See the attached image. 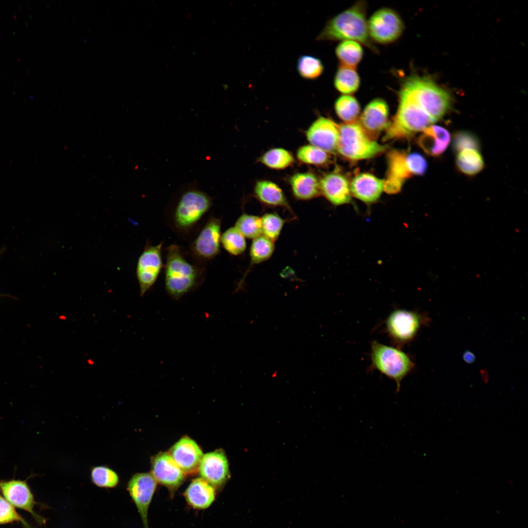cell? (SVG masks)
<instances>
[{
  "mask_svg": "<svg viewBox=\"0 0 528 528\" xmlns=\"http://www.w3.org/2000/svg\"><path fill=\"white\" fill-rule=\"evenodd\" d=\"M165 289L173 300L178 301L183 296L198 289L205 279L206 264L194 260L180 246L172 244L164 249Z\"/></svg>",
  "mask_w": 528,
  "mask_h": 528,
  "instance_id": "cell-1",
  "label": "cell"
},
{
  "mask_svg": "<svg viewBox=\"0 0 528 528\" xmlns=\"http://www.w3.org/2000/svg\"><path fill=\"white\" fill-rule=\"evenodd\" d=\"M398 100L423 110L435 122L448 111L451 105L449 94L430 78L416 74L403 78L397 91Z\"/></svg>",
  "mask_w": 528,
  "mask_h": 528,
  "instance_id": "cell-2",
  "label": "cell"
},
{
  "mask_svg": "<svg viewBox=\"0 0 528 528\" xmlns=\"http://www.w3.org/2000/svg\"><path fill=\"white\" fill-rule=\"evenodd\" d=\"M368 5L359 0L351 6L329 20L318 35L317 41H354L364 45L372 52L378 50L371 40L368 33L367 20Z\"/></svg>",
  "mask_w": 528,
  "mask_h": 528,
  "instance_id": "cell-3",
  "label": "cell"
},
{
  "mask_svg": "<svg viewBox=\"0 0 528 528\" xmlns=\"http://www.w3.org/2000/svg\"><path fill=\"white\" fill-rule=\"evenodd\" d=\"M213 204L211 197L206 193L189 189L183 192L165 212V222L180 237L190 236Z\"/></svg>",
  "mask_w": 528,
  "mask_h": 528,
  "instance_id": "cell-4",
  "label": "cell"
},
{
  "mask_svg": "<svg viewBox=\"0 0 528 528\" xmlns=\"http://www.w3.org/2000/svg\"><path fill=\"white\" fill-rule=\"evenodd\" d=\"M337 151L352 160L372 158L385 152L387 146L382 145L365 132L359 123H346L339 126Z\"/></svg>",
  "mask_w": 528,
  "mask_h": 528,
  "instance_id": "cell-5",
  "label": "cell"
},
{
  "mask_svg": "<svg viewBox=\"0 0 528 528\" xmlns=\"http://www.w3.org/2000/svg\"><path fill=\"white\" fill-rule=\"evenodd\" d=\"M371 358L372 368L394 380L397 391L402 380L414 367L413 361L406 353L377 341L372 343Z\"/></svg>",
  "mask_w": 528,
  "mask_h": 528,
  "instance_id": "cell-6",
  "label": "cell"
},
{
  "mask_svg": "<svg viewBox=\"0 0 528 528\" xmlns=\"http://www.w3.org/2000/svg\"><path fill=\"white\" fill-rule=\"evenodd\" d=\"M221 219L210 216L197 232L188 253L195 261L206 264L220 252Z\"/></svg>",
  "mask_w": 528,
  "mask_h": 528,
  "instance_id": "cell-7",
  "label": "cell"
},
{
  "mask_svg": "<svg viewBox=\"0 0 528 528\" xmlns=\"http://www.w3.org/2000/svg\"><path fill=\"white\" fill-rule=\"evenodd\" d=\"M369 36L374 43L388 44L402 35L405 25L399 14L394 9L382 7L375 11L367 21Z\"/></svg>",
  "mask_w": 528,
  "mask_h": 528,
  "instance_id": "cell-8",
  "label": "cell"
},
{
  "mask_svg": "<svg viewBox=\"0 0 528 528\" xmlns=\"http://www.w3.org/2000/svg\"><path fill=\"white\" fill-rule=\"evenodd\" d=\"M426 320L418 312L405 309L392 311L385 321V330L397 346H402L412 340Z\"/></svg>",
  "mask_w": 528,
  "mask_h": 528,
  "instance_id": "cell-9",
  "label": "cell"
},
{
  "mask_svg": "<svg viewBox=\"0 0 528 528\" xmlns=\"http://www.w3.org/2000/svg\"><path fill=\"white\" fill-rule=\"evenodd\" d=\"M163 243L162 241L153 245L147 242L138 259L136 275L141 297L154 285L164 267L162 256Z\"/></svg>",
  "mask_w": 528,
  "mask_h": 528,
  "instance_id": "cell-10",
  "label": "cell"
},
{
  "mask_svg": "<svg viewBox=\"0 0 528 528\" xmlns=\"http://www.w3.org/2000/svg\"><path fill=\"white\" fill-rule=\"evenodd\" d=\"M0 492L14 507L28 512L40 526L45 525L46 520L34 510L38 503L35 500L27 480H0Z\"/></svg>",
  "mask_w": 528,
  "mask_h": 528,
  "instance_id": "cell-11",
  "label": "cell"
},
{
  "mask_svg": "<svg viewBox=\"0 0 528 528\" xmlns=\"http://www.w3.org/2000/svg\"><path fill=\"white\" fill-rule=\"evenodd\" d=\"M151 474L138 473L129 480L127 489L140 516L143 528H149L148 511L156 488Z\"/></svg>",
  "mask_w": 528,
  "mask_h": 528,
  "instance_id": "cell-12",
  "label": "cell"
},
{
  "mask_svg": "<svg viewBox=\"0 0 528 528\" xmlns=\"http://www.w3.org/2000/svg\"><path fill=\"white\" fill-rule=\"evenodd\" d=\"M152 475L156 482L168 488L173 496L182 484L185 475L169 453H160L152 461Z\"/></svg>",
  "mask_w": 528,
  "mask_h": 528,
  "instance_id": "cell-13",
  "label": "cell"
},
{
  "mask_svg": "<svg viewBox=\"0 0 528 528\" xmlns=\"http://www.w3.org/2000/svg\"><path fill=\"white\" fill-rule=\"evenodd\" d=\"M306 135L310 145L327 153H334L337 150L339 126L329 118L318 117L308 129Z\"/></svg>",
  "mask_w": 528,
  "mask_h": 528,
  "instance_id": "cell-14",
  "label": "cell"
},
{
  "mask_svg": "<svg viewBox=\"0 0 528 528\" xmlns=\"http://www.w3.org/2000/svg\"><path fill=\"white\" fill-rule=\"evenodd\" d=\"M198 470L201 478L217 490L222 487L229 477L227 460L219 450L204 455Z\"/></svg>",
  "mask_w": 528,
  "mask_h": 528,
  "instance_id": "cell-15",
  "label": "cell"
},
{
  "mask_svg": "<svg viewBox=\"0 0 528 528\" xmlns=\"http://www.w3.org/2000/svg\"><path fill=\"white\" fill-rule=\"evenodd\" d=\"M407 153L393 150L388 154V171L383 190L389 194L399 192L406 180L413 175L407 157Z\"/></svg>",
  "mask_w": 528,
  "mask_h": 528,
  "instance_id": "cell-16",
  "label": "cell"
},
{
  "mask_svg": "<svg viewBox=\"0 0 528 528\" xmlns=\"http://www.w3.org/2000/svg\"><path fill=\"white\" fill-rule=\"evenodd\" d=\"M389 108L386 102L382 98H375L365 107L361 114L359 124L373 139L386 129L388 122Z\"/></svg>",
  "mask_w": 528,
  "mask_h": 528,
  "instance_id": "cell-17",
  "label": "cell"
},
{
  "mask_svg": "<svg viewBox=\"0 0 528 528\" xmlns=\"http://www.w3.org/2000/svg\"><path fill=\"white\" fill-rule=\"evenodd\" d=\"M169 454L184 474L196 472L203 456L197 443L188 437L176 442L170 449Z\"/></svg>",
  "mask_w": 528,
  "mask_h": 528,
  "instance_id": "cell-18",
  "label": "cell"
},
{
  "mask_svg": "<svg viewBox=\"0 0 528 528\" xmlns=\"http://www.w3.org/2000/svg\"><path fill=\"white\" fill-rule=\"evenodd\" d=\"M320 180L321 194L334 205L350 202L351 193L347 178L337 172L325 175Z\"/></svg>",
  "mask_w": 528,
  "mask_h": 528,
  "instance_id": "cell-19",
  "label": "cell"
},
{
  "mask_svg": "<svg viewBox=\"0 0 528 528\" xmlns=\"http://www.w3.org/2000/svg\"><path fill=\"white\" fill-rule=\"evenodd\" d=\"M384 180L369 173H361L352 180L350 189L351 193L366 203L376 201L384 189Z\"/></svg>",
  "mask_w": 528,
  "mask_h": 528,
  "instance_id": "cell-20",
  "label": "cell"
},
{
  "mask_svg": "<svg viewBox=\"0 0 528 528\" xmlns=\"http://www.w3.org/2000/svg\"><path fill=\"white\" fill-rule=\"evenodd\" d=\"M422 132L418 138V143L426 153L437 156L447 148L450 135L446 129L440 126L432 125Z\"/></svg>",
  "mask_w": 528,
  "mask_h": 528,
  "instance_id": "cell-21",
  "label": "cell"
},
{
  "mask_svg": "<svg viewBox=\"0 0 528 528\" xmlns=\"http://www.w3.org/2000/svg\"><path fill=\"white\" fill-rule=\"evenodd\" d=\"M189 505L197 509L208 508L216 498L215 489L201 478L194 479L184 492Z\"/></svg>",
  "mask_w": 528,
  "mask_h": 528,
  "instance_id": "cell-22",
  "label": "cell"
},
{
  "mask_svg": "<svg viewBox=\"0 0 528 528\" xmlns=\"http://www.w3.org/2000/svg\"><path fill=\"white\" fill-rule=\"evenodd\" d=\"M289 183L294 197L299 200H309L321 194L320 180L310 172L297 173L291 176Z\"/></svg>",
  "mask_w": 528,
  "mask_h": 528,
  "instance_id": "cell-23",
  "label": "cell"
},
{
  "mask_svg": "<svg viewBox=\"0 0 528 528\" xmlns=\"http://www.w3.org/2000/svg\"><path fill=\"white\" fill-rule=\"evenodd\" d=\"M254 194L258 201L265 206L283 207L292 212L282 189L271 181H257L254 186Z\"/></svg>",
  "mask_w": 528,
  "mask_h": 528,
  "instance_id": "cell-24",
  "label": "cell"
},
{
  "mask_svg": "<svg viewBox=\"0 0 528 528\" xmlns=\"http://www.w3.org/2000/svg\"><path fill=\"white\" fill-rule=\"evenodd\" d=\"M336 89L344 95L356 92L360 85V78L355 68L340 65L333 81Z\"/></svg>",
  "mask_w": 528,
  "mask_h": 528,
  "instance_id": "cell-25",
  "label": "cell"
},
{
  "mask_svg": "<svg viewBox=\"0 0 528 528\" xmlns=\"http://www.w3.org/2000/svg\"><path fill=\"white\" fill-rule=\"evenodd\" d=\"M335 52L340 65L353 68L359 64L364 54L362 44L351 40L342 41Z\"/></svg>",
  "mask_w": 528,
  "mask_h": 528,
  "instance_id": "cell-26",
  "label": "cell"
},
{
  "mask_svg": "<svg viewBox=\"0 0 528 528\" xmlns=\"http://www.w3.org/2000/svg\"><path fill=\"white\" fill-rule=\"evenodd\" d=\"M456 162L459 170L467 176L475 175L484 167L483 157L478 150L474 149H465L459 152Z\"/></svg>",
  "mask_w": 528,
  "mask_h": 528,
  "instance_id": "cell-27",
  "label": "cell"
},
{
  "mask_svg": "<svg viewBox=\"0 0 528 528\" xmlns=\"http://www.w3.org/2000/svg\"><path fill=\"white\" fill-rule=\"evenodd\" d=\"M294 161L292 154L282 148L269 149L259 158V161L263 164L268 168L275 170L285 169L292 164Z\"/></svg>",
  "mask_w": 528,
  "mask_h": 528,
  "instance_id": "cell-28",
  "label": "cell"
},
{
  "mask_svg": "<svg viewBox=\"0 0 528 528\" xmlns=\"http://www.w3.org/2000/svg\"><path fill=\"white\" fill-rule=\"evenodd\" d=\"M274 249V242L263 235L253 239L250 248V261L247 272L252 266L268 260Z\"/></svg>",
  "mask_w": 528,
  "mask_h": 528,
  "instance_id": "cell-29",
  "label": "cell"
},
{
  "mask_svg": "<svg viewBox=\"0 0 528 528\" xmlns=\"http://www.w3.org/2000/svg\"><path fill=\"white\" fill-rule=\"evenodd\" d=\"M334 109L338 116L347 123L355 122L360 110L358 101L351 95L339 97L335 102Z\"/></svg>",
  "mask_w": 528,
  "mask_h": 528,
  "instance_id": "cell-30",
  "label": "cell"
},
{
  "mask_svg": "<svg viewBox=\"0 0 528 528\" xmlns=\"http://www.w3.org/2000/svg\"><path fill=\"white\" fill-rule=\"evenodd\" d=\"M220 243L225 251L233 256L242 254L246 247L244 237L234 226L228 228L221 234Z\"/></svg>",
  "mask_w": 528,
  "mask_h": 528,
  "instance_id": "cell-31",
  "label": "cell"
},
{
  "mask_svg": "<svg viewBox=\"0 0 528 528\" xmlns=\"http://www.w3.org/2000/svg\"><path fill=\"white\" fill-rule=\"evenodd\" d=\"M234 227L244 237L254 239L262 235L261 217L243 213L235 222Z\"/></svg>",
  "mask_w": 528,
  "mask_h": 528,
  "instance_id": "cell-32",
  "label": "cell"
},
{
  "mask_svg": "<svg viewBox=\"0 0 528 528\" xmlns=\"http://www.w3.org/2000/svg\"><path fill=\"white\" fill-rule=\"evenodd\" d=\"M90 479L93 484L104 488H114L119 483L118 474L112 469L104 465L94 466L91 469Z\"/></svg>",
  "mask_w": 528,
  "mask_h": 528,
  "instance_id": "cell-33",
  "label": "cell"
},
{
  "mask_svg": "<svg viewBox=\"0 0 528 528\" xmlns=\"http://www.w3.org/2000/svg\"><path fill=\"white\" fill-rule=\"evenodd\" d=\"M296 156L301 163L314 166H324L330 161L328 153L310 144L300 147Z\"/></svg>",
  "mask_w": 528,
  "mask_h": 528,
  "instance_id": "cell-34",
  "label": "cell"
},
{
  "mask_svg": "<svg viewBox=\"0 0 528 528\" xmlns=\"http://www.w3.org/2000/svg\"><path fill=\"white\" fill-rule=\"evenodd\" d=\"M297 68L299 75L308 80L319 77L324 69L323 64L319 59L308 55H302L299 58Z\"/></svg>",
  "mask_w": 528,
  "mask_h": 528,
  "instance_id": "cell-35",
  "label": "cell"
},
{
  "mask_svg": "<svg viewBox=\"0 0 528 528\" xmlns=\"http://www.w3.org/2000/svg\"><path fill=\"white\" fill-rule=\"evenodd\" d=\"M262 235L273 242L279 238L285 220L278 214L265 213L261 217Z\"/></svg>",
  "mask_w": 528,
  "mask_h": 528,
  "instance_id": "cell-36",
  "label": "cell"
},
{
  "mask_svg": "<svg viewBox=\"0 0 528 528\" xmlns=\"http://www.w3.org/2000/svg\"><path fill=\"white\" fill-rule=\"evenodd\" d=\"M15 522L21 523L23 528H34L0 495V525Z\"/></svg>",
  "mask_w": 528,
  "mask_h": 528,
  "instance_id": "cell-37",
  "label": "cell"
},
{
  "mask_svg": "<svg viewBox=\"0 0 528 528\" xmlns=\"http://www.w3.org/2000/svg\"><path fill=\"white\" fill-rule=\"evenodd\" d=\"M453 148L459 153L465 149L478 150L480 148V142L473 133L465 131L456 132L453 137Z\"/></svg>",
  "mask_w": 528,
  "mask_h": 528,
  "instance_id": "cell-38",
  "label": "cell"
},
{
  "mask_svg": "<svg viewBox=\"0 0 528 528\" xmlns=\"http://www.w3.org/2000/svg\"><path fill=\"white\" fill-rule=\"evenodd\" d=\"M407 160L413 175H422L427 168L425 158L417 153H407Z\"/></svg>",
  "mask_w": 528,
  "mask_h": 528,
  "instance_id": "cell-39",
  "label": "cell"
},
{
  "mask_svg": "<svg viewBox=\"0 0 528 528\" xmlns=\"http://www.w3.org/2000/svg\"><path fill=\"white\" fill-rule=\"evenodd\" d=\"M474 358L473 354L469 352H465L463 355L464 360L468 363L472 362L474 360Z\"/></svg>",
  "mask_w": 528,
  "mask_h": 528,
  "instance_id": "cell-40",
  "label": "cell"
}]
</instances>
